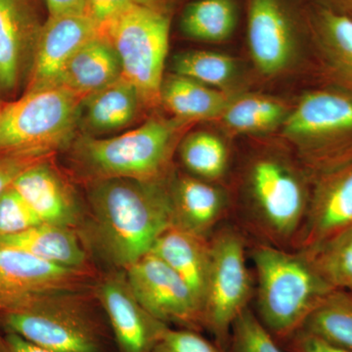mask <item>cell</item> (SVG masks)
<instances>
[{
  "mask_svg": "<svg viewBox=\"0 0 352 352\" xmlns=\"http://www.w3.org/2000/svg\"><path fill=\"white\" fill-rule=\"evenodd\" d=\"M151 252L182 278L204 311L210 267L208 239L171 226L157 238Z\"/></svg>",
  "mask_w": 352,
  "mask_h": 352,
  "instance_id": "cell-19",
  "label": "cell"
},
{
  "mask_svg": "<svg viewBox=\"0 0 352 352\" xmlns=\"http://www.w3.org/2000/svg\"><path fill=\"white\" fill-rule=\"evenodd\" d=\"M288 352H352L351 349L333 346L305 331H298L281 346Z\"/></svg>",
  "mask_w": 352,
  "mask_h": 352,
  "instance_id": "cell-36",
  "label": "cell"
},
{
  "mask_svg": "<svg viewBox=\"0 0 352 352\" xmlns=\"http://www.w3.org/2000/svg\"><path fill=\"white\" fill-rule=\"evenodd\" d=\"M135 3L139 6L150 7V8L157 9V10H164V0H135Z\"/></svg>",
  "mask_w": 352,
  "mask_h": 352,
  "instance_id": "cell-40",
  "label": "cell"
},
{
  "mask_svg": "<svg viewBox=\"0 0 352 352\" xmlns=\"http://www.w3.org/2000/svg\"><path fill=\"white\" fill-rule=\"evenodd\" d=\"M0 327L50 352H107L111 333L85 291L39 296L0 314Z\"/></svg>",
  "mask_w": 352,
  "mask_h": 352,
  "instance_id": "cell-4",
  "label": "cell"
},
{
  "mask_svg": "<svg viewBox=\"0 0 352 352\" xmlns=\"http://www.w3.org/2000/svg\"><path fill=\"white\" fill-rule=\"evenodd\" d=\"M283 131L305 146L324 171L352 163V95L342 90L305 94L285 118Z\"/></svg>",
  "mask_w": 352,
  "mask_h": 352,
  "instance_id": "cell-7",
  "label": "cell"
},
{
  "mask_svg": "<svg viewBox=\"0 0 352 352\" xmlns=\"http://www.w3.org/2000/svg\"><path fill=\"white\" fill-rule=\"evenodd\" d=\"M100 34V28L87 14L48 16L39 32L25 90L52 87L69 59Z\"/></svg>",
  "mask_w": 352,
  "mask_h": 352,
  "instance_id": "cell-13",
  "label": "cell"
},
{
  "mask_svg": "<svg viewBox=\"0 0 352 352\" xmlns=\"http://www.w3.org/2000/svg\"><path fill=\"white\" fill-rule=\"evenodd\" d=\"M302 331L352 351V292H331L308 316Z\"/></svg>",
  "mask_w": 352,
  "mask_h": 352,
  "instance_id": "cell-25",
  "label": "cell"
},
{
  "mask_svg": "<svg viewBox=\"0 0 352 352\" xmlns=\"http://www.w3.org/2000/svg\"><path fill=\"white\" fill-rule=\"evenodd\" d=\"M122 76L120 58L107 36L102 34L69 59L53 85L67 88L85 98Z\"/></svg>",
  "mask_w": 352,
  "mask_h": 352,
  "instance_id": "cell-20",
  "label": "cell"
},
{
  "mask_svg": "<svg viewBox=\"0 0 352 352\" xmlns=\"http://www.w3.org/2000/svg\"><path fill=\"white\" fill-rule=\"evenodd\" d=\"M90 208L101 252L126 270L149 254L157 238L173 226L170 185L109 178L91 182Z\"/></svg>",
  "mask_w": 352,
  "mask_h": 352,
  "instance_id": "cell-1",
  "label": "cell"
},
{
  "mask_svg": "<svg viewBox=\"0 0 352 352\" xmlns=\"http://www.w3.org/2000/svg\"><path fill=\"white\" fill-rule=\"evenodd\" d=\"M50 16L80 15L87 11V0H45Z\"/></svg>",
  "mask_w": 352,
  "mask_h": 352,
  "instance_id": "cell-37",
  "label": "cell"
},
{
  "mask_svg": "<svg viewBox=\"0 0 352 352\" xmlns=\"http://www.w3.org/2000/svg\"><path fill=\"white\" fill-rule=\"evenodd\" d=\"M210 243V267L204 305V325L214 342L229 349L234 321L248 307L252 281L244 241L232 229L220 231Z\"/></svg>",
  "mask_w": 352,
  "mask_h": 352,
  "instance_id": "cell-8",
  "label": "cell"
},
{
  "mask_svg": "<svg viewBox=\"0 0 352 352\" xmlns=\"http://www.w3.org/2000/svg\"><path fill=\"white\" fill-rule=\"evenodd\" d=\"M231 101L217 88L176 74L164 78L162 85L161 104L175 118L187 122L219 118Z\"/></svg>",
  "mask_w": 352,
  "mask_h": 352,
  "instance_id": "cell-24",
  "label": "cell"
},
{
  "mask_svg": "<svg viewBox=\"0 0 352 352\" xmlns=\"http://www.w3.org/2000/svg\"><path fill=\"white\" fill-rule=\"evenodd\" d=\"M141 106L138 89L122 76L83 98L80 126L90 136L120 131L135 120Z\"/></svg>",
  "mask_w": 352,
  "mask_h": 352,
  "instance_id": "cell-21",
  "label": "cell"
},
{
  "mask_svg": "<svg viewBox=\"0 0 352 352\" xmlns=\"http://www.w3.org/2000/svg\"><path fill=\"white\" fill-rule=\"evenodd\" d=\"M258 278V318L279 344L302 330L305 321L333 291L307 254H291L271 245L252 252Z\"/></svg>",
  "mask_w": 352,
  "mask_h": 352,
  "instance_id": "cell-3",
  "label": "cell"
},
{
  "mask_svg": "<svg viewBox=\"0 0 352 352\" xmlns=\"http://www.w3.org/2000/svg\"><path fill=\"white\" fill-rule=\"evenodd\" d=\"M248 43L256 68L264 75H276L289 66L295 38L280 0H250Z\"/></svg>",
  "mask_w": 352,
  "mask_h": 352,
  "instance_id": "cell-15",
  "label": "cell"
},
{
  "mask_svg": "<svg viewBox=\"0 0 352 352\" xmlns=\"http://www.w3.org/2000/svg\"><path fill=\"white\" fill-rule=\"evenodd\" d=\"M152 352H231L201 332L190 329L166 328Z\"/></svg>",
  "mask_w": 352,
  "mask_h": 352,
  "instance_id": "cell-33",
  "label": "cell"
},
{
  "mask_svg": "<svg viewBox=\"0 0 352 352\" xmlns=\"http://www.w3.org/2000/svg\"><path fill=\"white\" fill-rule=\"evenodd\" d=\"M12 187L41 223L67 228L78 223L80 208L75 194L48 159L23 171Z\"/></svg>",
  "mask_w": 352,
  "mask_h": 352,
  "instance_id": "cell-16",
  "label": "cell"
},
{
  "mask_svg": "<svg viewBox=\"0 0 352 352\" xmlns=\"http://www.w3.org/2000/svg\"><path fill=\"white\" fill-rule=\"evenodd\" d=\"M97 296L107 315L118 352H152L170 327L140 305L126 274L116 273L106 277L97 288Z\"/></svg>",
  "mask_w": 352,
  "mask_h": 352,
  "instance_id": "cell-12",
  "label": "cell"
},
{
  "mask_svg": "<svg viewBox=\"0 0 352 352\" xmlns=\"http://www.w3.org/2000/svg\"><path fill=\"white\" fill-rule=\"evenodd\" d=\"M173 69L176 75L186 76L210 87H226L234 78L233 58L214 51L193 50L178 54Z\"/></svg>",
  "mask_w": 352,
  "mask_h": 352,
  "instance_id": "cell-30",
  "label": "cell"
},
{
  "mask_svg": "<svg viewBox=\"0 0 352 352\" xmlns=\"http://www.w3.org/2000/svg\"><path fill=\"white\" fill-rule=\"evenodd\" d=\"M352 224V163L324 171L305 221V249Z\"/></svg>",
  "mask_w": 352,
  "mask_h": 352,
  "instance_id": "cell-17",
  "label": "cell"
},
{
  "mask_svg": "<svg viewBox=\"0 0 352 352\" xmlns=\"http://www.w3.org/2000/svg\"><path fill=\"white\" fill-rule=\"evenodd\" d=\"M173 226L208 239L226 212V197L214 185L183 176L170 185Z\"/></svg>",
  "mask_w": 352,
  "mask_h": 352,
  "instance_id": "cell-18",
  "label": "cell"
},
{
  "mask_svg": "<svg viewBox=\"0 0 352 352\" xmlns=\"http://www.w3.org/2000/svg\"><path fill=\"white\" fill-rule=\"evenodd\" d=\"M135 3V0H87L88 17L100 28L102 34L120 14Z\"/></svg>",
  "mask_w": 352,
  "mask_h": 352,
  "instance_id": "cell-35",
  "label": "cell"
},
{
  "mask_svg": "<svg viewBox=\"0 0 352 352\" xmlns=\"http://www.w3.org/2000/svg\"><path fill=\"white\" fill-rule=\"evenodd\" d=\"M286 116V107L281 102L250 95L231 101L219 118L231 131L252 133L272 129L284 122Z\"/></svg>",
  "mask_w": 352,
  "mask_h": 352,
  "instance_id": "cell-28",
  "label": "cell"
},
{
  "mask_svg": "<svg viewBox=\"0 0 352 352\" xmlns=\"http://www.w3.org/2000/svg\"><path fill=\"white\" fill-rule=\"evenodd\" d=\"M0 245L28 252L57 265L87 268V254L73 229L41 223L19 233L0 237Z\"/></svg>",
  "mask_w": 352,
  "mask_h": 352,
  "instance_id": "cell-22",
  "label": "cell"
},
{
  "mask_svg": "<svg viewBox=\"0 0 352 352\" xmlns=\"http://www.w3.org/2000/svg\"><path fill=\"white\" fill-rule=\"evenodd\" d=\"M314 30L329 76L352 95V16L322 7L315 14Z\"/></svg>",
  "mask_w": 352,
  "mask_h": 352,
  "instance_id": "cell-23",
  "label": "cell"
},
{
  "mask_svg": "<svg viewBox=\"0 0 352 352\" xmlns=\"http://www.w3.org/2000/svg\"><path fill=\"white\" fill-rule=\"evenodd\" d=\"M41 27L31 0H0V91H13L30 73Z\"/></svg>",
  "mask_w": 352,
  "mask_h": 352,
  "instance_id": "cell-14",
  "label": "cell"
},
{
  "mask_svg": "<svg viewBox=\"0 0 352 352\" xmlns=\"http://www.w3.org/2000/svg\"><path fill=\"white\" fill-rule=\"evenodd\" d=\"M0 352H8V349H7L6 336L2 335L1 332H0Z\"/></svg>",
  "mask_w": 352,
  "mask_h": 352,
  "instance_id": "cell-41",
  "label": "cell"
},
{
  "mask_svg": "<svg viewBox=\"0 0 352 352\" xmlns=\"http://www.w3.org/2000/svg\"><path fill=\"white\" fill-rule=\"evenodd\" d=\"M132 293L152 316L166 325L205 330L203 311L182 277L150 252L126 270Z\"/></svg>",
  "mask_w": 352,
  "mask_h": 352,
  "instance_id": "cell-10",
  "label": "cell"
},
{
  "mask_svg": "<svg viewBox=\"0 0 352 352\" xmlns=\"http://www.w3.org/2000/svg\"><path fill=\"white\" fill-rule=\"evenodd\" d=\"M83 97L52 85L0 105V154H52L75 138Z\"/></svg>",
  "mask_w": 352,
  "mask_h": 352,
  "instance_id": "cell-5",
  "label": "cell"
},
{
  "mask_svg": "<svg viewBox=\"0 0 352 352\" xmlns=\"http://www.w3.org/2000/svg\"><path fill=\"white\" fill-rule=\"evenodd\" d=\"M329 8L352 16V0H326Z\"/></svg>",
  "mask_w": 352,
  "mask_h": 352,
  "instance_id": "cell-39",
  "label": "cell"
},
{
  "mask_svg": "<svg viewBox=\"0 0 352 352\" xmlns=\"http://www.w3.org/2000/svg\"><path fill=\"white\" fill-rule=\"evenodd\" d=\"M191 122L155 116L142 126L110 138L83 135L73 147V161L92 182L131 178L164 180L176 145Z\"/></svg>",
  "mask_w": 352,
  "mask_h": 352,
  "instance_id": "cell-2",
  "label": "cell"
},
{
  "mask_svg": "<svg viewBox=\"0 0 352 352\" xmlns=\"http://www.w3.org/2000/svg\"><path fill=\"white\" fill-rule=\"evenodd\" d=\"M180 157L187 170L201 179L221 177L228 164V151L223 141L206 131L195 132L183 139Z\"/></svg>",
  "mask_w": 352,
  "mask_h": 352,
  "instance_id": "cell-29",
  "label": "cell"
},
{
  "mask_svg": "<svg viewBox=\"0 0 352 352\" xmlns=\"http://www.w3.org/2000/svg\"><path fill=\"white\" fill-rule=\"evenodd\" d=\"M41 221L11 185L0 195V237L19 233Z\"/></svg>",
  "mask_w": 352,
  "mask_h": 352,
  "instance_id": "cell-32",
  "label": "cell"
},
{
  "mask_svg": "<svg viewBox=\"0 0 352 352\" xmlns=\"http://www.w3.org/2000/svg\"><path fill=\"white\" fill-rule=\"evenodd\" d=\"M50 155L41 153L0 154V195L13 184L23 171L32 164L48 159Z\"/></svg>",
  "mask_w": 352,
  "mask_h": 352,
  "instance_id": "cell-34",
  "label": "cell"
},
{
  "mask_svg": "<svg viewBox=\"0 0 352 352\" xmlns=\"http://www.w3.org/2000/svg\"><path fill=\"white\" fill-rule=\"evenodd\" d=\"M237 23L233 0H197L183 12L185 36L206 43H221L232 36Z\"/></svg>",
  "mask_w": 352,
  "mask_h": 352,
  "instance_id": "cell-26",
  "label": "cell"
},
{
  "mask_svg": "<svg viewBox=\"0 0 352 352\" xmlns=\"http://www.w3.org/2000/svg\"><path fill=\"white\" fill-rule=\"evenodd\" d=\"M254 214L263 228L278 239H288L305 224L309 208L307 191L295 171L282 162L263 157L249 176Z\"/></svg>",
  "mask_w": 352,
  "mask_h": 352,
  "instance_id": "cell-9",
  "label": "cell"
},
{
  "mask_svg": "<svg viewBox=\"0 0 352 352\" xmlns=\"http://www.w3.org/2000/svg\"><path fill=\"white\" fill-rule=\"evenodd\" d=\"M229 349L231 352H288L278 344L249 307L234 321Z\"/></svg>",
  "mask_w": 352,
  "mask_h": 352,
  "instance_id": "cell-31",
  "label": "cell"
},
{
  "mask_svg": "<svg viewBox=\"0 0 352 352\" xmlns=\"http://www.w3.org/2000/svg\"><path fill=\"white\" fill-rule=\"evenodd\" d=\"M305 254L329 286L352 292V224L305 249Z\"/></svg>",
  "mask_w": 352,
  "mask_h": 352,
  "instance_id": "cell-27",
  "label": "cell"
},
{
  "mask_svg": "<svg viewBox=\"0 0 352 352\" xmlns=\"http://www.w3.org/2000/svg\"><path fill=\"white\" fill-rule=\"evenodd\" d=\"M6 340L8 352H50L32 344L24 338L14 333H6Z\"/></svg>",
  "mask_w": 352,
  "mask_h": 352,
  "instance_id": "cell-38",
  "label": "cell"
},
{
  "mask_svg": "<svg viewBox=\"0 0 352 352\" xmlns=\"http://www.w3.org/2000/svg\"><path fill=\"white\" fill-rule=\"evenodd\" d=\"M90 278L87 268L64 267L0 245V314L24 307L39 296L85 291Z\"/></svg>",
  "mask_w": 352,
  "mask_h": 352,
  "instance_id": "cell-11",
  "label": "cell"
},
{
  "mask_svg": "<svg viewBox=\"0 0 352 352\" xmlns=\"http://www.w3.org/2000/svg\"><path fill=\"white\" fill-rule=\"evenodd\" d=\"M122 65V76L138 89L145 107L161 104L168 52L170 19L164 10L134 3L104 32Z\"/></svg>",
  "mask_w": 352,
  "mask_h": 352,
  "instance_id": "cell-6",
  "label": "cell"
}]
</instances>
